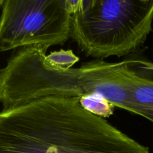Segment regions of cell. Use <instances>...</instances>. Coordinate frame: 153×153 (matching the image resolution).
<instances>
[{"instance_id": "obj_1", "label": "cell", "mask_w": 153, "mask_h": 153, "mask_svg": "<svg viewBox=\"0 0 153 153\" xmlns=\"http://www.w3.org/2000/svg\"><path fill=\"white\" fill-rule=\"evenodd\" d=\"M0 153H149L85 110L77 97H47L0 114Z\"/></svg>"}, {"instance_id": "obj_2", "label": "cell", "mask_w": 153, "mask_h": 153, "mask_svg": "<svg viewBox=\"0 0 153 153\" xmlns=\"http://www.w3.org/2000/svg\"><path fill=\"white\" fill-rule=\"evenodd\" d=\"M42 47L19 49L0 71L2 110L14 108L47 97L101 96L130 113L135 114L131 91L137 75L127 61L109 63L95 59L77 68H60L48 61Z\"/></svg>"}, {"instance_id": "obj_3", "label": "cell", "mask_w": 153, "mask_h": 153, "mask_svg": "<svg viewBox=\"0 0 153 153\" xmlns=\"http://www.w3.org/2000/svg\"><path fill=\"white\" fill-rule=\"evenodd\" d=\"M153 3L126 5L96 1L72 15L70 38L98 60L137 51L152 30Z\"/></svg>"}, {"instance_id": "obj_4", "label": "cell", "mask_w": 153, "mask_h": 153, "mask_svg": "<svg viewBox=\"0 0 153 153\" xmlns=\"http://www.w3.org/2000/svg\"><path fill=\"white\" fill-rule=\"evenodd\" d=\"M0 51L63 45L72 15L64 0H0Z\"/></svg>"}, {"instance_id": "obj_5", "label": "cell", "mask_w": 153, "mask_h": 153, "mask_svg": "<svg viewBox=\"0 0 153 153\" xmlns=\"http://www.w3.org/2000/svg\"><path fill=\"white\" fill-rule=\"evenodd\" d=\"M81 105L91 114L102 118L109 117L114 111V105L101 96L91 94L82 97L79 99Z\"/></svg>"}, {"instance_id": "obj_6", "label": "cell", "mask_w": 153, "mask_h": 153, "mask_svg": "<svg viewBox=\"0 0 153 153\" xmlns=\"http://www.w3.org/2000/svg\"><path fill=\"white\" fill-rule=\"evenodd\" d=\"M46 58L52 65L65 69L72 68L79 61V58L73 53V51L64 49L52 52L47 55Z\"/></svg>"}, {"instance_id": "obj_7", "label": "cell", "mask_w": 153, "mask_h": 153, "mask_svg": "<svg viewBox=\"0 0 153 153\" xmlns=\"http://www.w3.org/2000/svg\"><path fill=\"white\" fill-rule=\"evenodd\" d=\"M130 68L142 78L153 81V62L143 59L126 60Z\"/></svg>"}, {"instance_id": "obj_8", "label": "cell", "mask_w": 153, "mask_h": 153, "mask_svg": "<svg viewBox=\"0 0 153 153\" xmlns=\"http://www.w3.org/2000/svg\"><path fill=\"white\" fill-rule=\"evenodd\" d=\"M67 8L71 15L79 13L91 6L96 0H64Z\"/></svg>"}]
</instances>
